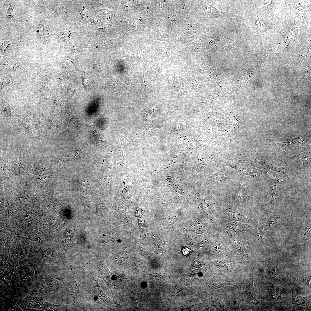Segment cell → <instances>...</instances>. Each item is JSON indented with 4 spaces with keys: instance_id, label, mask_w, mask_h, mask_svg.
Instances as JSON below:
<instances>
[{
    "instance_id": "cell-1",
    "label": "cell",
    "mask_w": 311,
    "mask_h": 311,
    "mask_svg": "<svg viewBox=\"0 0 311 311\" xmlns=\"http://www.w3.org/2000/svg\"><path fill=\"white\" fill-rule=\"evenodd\" d=\"M280 220L279 217L275 215H271L268 217L261 223L257 229V235L259 239L261 238L269 228Z\"/></svg>"
},
{
    "instance_id": "cell-2",
    "label": "cell",
    "mask_w": 311,
    "mask_h": 311,
    "mask_svg": "<svg viewBox=\"0 0 311 311\" xmlns=\"http://www.w3.org/2000/svg\"><path fill=\"white\" fill-rule=\"evenodd\" d=\"M292 284L291 301L293 304L292 310H299L309 307L310 304V297H303L297 295Z\"/></svg>"
},
{
    "instance_id": "cell-3",
    "label": "cell",
    "mask_w": 311,
    "mask_h": 311,
    "mask_svg": "<svg viewBox=\"0 0 311 311\" xmlns=\"http://www.w3.org/2000/svg\"><path fill=\"white\" fill-rule=\"evenodd\" d=\"M236 198L244 203H250L251 200L250 192L248 187L246 183L244 181H242L236 193Z\"/></svg>"
},
{
    "instance_id": "cell-4",
    "label": "cell",
    "mask_w": 311,
    "mask_h": 311,
    "mask_svg": "<svg viewBox=\"0 0 311 311\" xmlns=\"http://www.w3.org/2000/svg\"><path fill=\"white\" fill-rule=\"evenodd\" d=\"M249 227V226L248 224L237 221H231L226 225L225 229L227 233L233 236L241 232L247 230Z\"/></svg>"
},
{
    "instance_id": "cell-5",
    "label": "cell",
    "mask_w": 311,
    "mask_h": 311,
    "mask_svg": "<svg viewBox=\"0 0 311 311\" xmlns=\"http://www.w3.org/2000/svg\"><path fill=\"white\" fill-rule=\"evenodd\" d=\"M278 183L270 180H269L267 183L268 190L270 198V205L272 212L273 211L276 198L280 191Z\"/></svg>"
},
{
    "instance_id": "cell-6",
    "label": "cell",
    "mask_w": 311,
    "mask_h": 311,
    "mask_svg": "<svg viewBox=\"0 0 311 311\" xmlns=\"http://www.w3.org/2000/svg\"><path fill=\"white\" fill-rule=\"evenodd\" d=\"M225 211L227 216L232 220L246 222L251 220L250 217L243 215L232 208H228Z\"/></svg>"
},
{
    "instance_id": "cell-7",
    "label": "cell",
    "mask_w": 311,
    "mask_h": 311,
    "mask_svg": "<svg viewBox=\"0 0 311 311\" xmlns=\"http://www.w3.org/2000/svg\"><path fill=\"white\" fill-rule=\"evenodd\" d=\"M279 271L277 268H269L266 271V278L273 282H280V281L285 279L281 277V273Z\"/></svg>"
},
{
    "instance_id": "cell-8",
    "label": "cell",
    "mask_w": 311,
    "mask_h": 311,
    "mask_svg": "<svg viewBox=\"0 0 311 311\" xmlns=\"http://www.w3.org/2000/svg\"><path fill=\"white\" fill-rule=\"evenodd\" d=\"M299 139H293L287 142L280 143L279 144L287 148L295 147L299 145L300 143V139L299 140Z\"/></svg>"
},
{
    "instance_id": "cell-9",
    "label": "cell",
    "mask_w": 311,
    "mask_h": 311,
    "mask_svg": "<svg viewBox=\"0 0 311 311\" xmlns=\"http://www.w3.org/2000/svg\"><path fill=\"white\" fill-rule=\"evenodd\" d=\"M89 129L91 133L92 134L94 139L96 143L97 144L100 143L101 141V140L98 132L94 128L90 127H89Z\"/></svg>"
},
{
    "instance_id": "cell-10",
    "label": "cell",
    "mask_w": 311,
    "mask_h": 311,
    "mask_svg": "<svg viewBox=\"0 0 311 311\" xmlns=\"http://www.w3.org/2000/svg\"><path fill=\"white\" fill-rule=\"evenodd\" d=\"M234 244L236 249L239 251L243 253H246L247 251L246 246L241 242L236 241Z\"/></svg>"
},
{
    "instance_id": "cell-11",
    "label": "cell",
    "mask_w": 311,
    "mask_h": 311,
    "mask_svg": "<svg viewBox=\"0 0 311 311\" xmlns=\"http://www.w3.org/2000/svg\"><path fill=\"white\" fill-rule=\"evenodd\" d=\"M37 32L38 35L41 39L45 41L47 38V35L45 28L43 26H40L37 30Z\"/></svg>"
},
{
    "instance_id": "cell-12",
    "label": "cell",
    "mask_w": 311,
    "mask_h": 311,
    "mask_svg": "<svg viewBox=\"0 0 311 311\" xmlns=\"http://www.w3.org/2000/svg\"><path fill=\"white\" fill-rule=\"evenodd\" d=\"M183 253L185 256L189 255L191 252V251L189 248L186 247L184 248L182 250Z\"/></svg>"
},
{
    "instance_id": "cell-13",
    "label": "cell",
    "mask_w": 311,
    "mask_h": 311,
    "mask_svg": "<svg viewBox=\"0 0 311 311\" xmlns=\"http://www.w3.org/2000/svg\"><path fill=\"white\" fill-rule=\"evenodd\" d=\"M82 78L83 81V85L84 87L85 90H86L87 88L88 84L85 77V74H82Z\"/></svg>"
}]
</instances>
